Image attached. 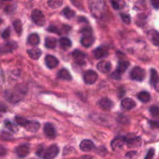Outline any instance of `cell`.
I'll return each instance as SVG.
<instances>
[{
    "label": "cell",
    "mask_w": 159,
    "mask_h": 159,
    "mask_svg": "<svg viewBox=\"0 0 159 159\" xmlns=\"http://www.w3.org/2000/svg\"><path fill=\"white\" fill-rule=\"evenodd\" d=\"M58 147L54 144V145H51L49 148H48L46 150H44L43 147L40 148L37 150V155L43 159H54L58 155Z\"/></svg>",
    "instance_id": "1"
},
{
    "label": "cell",
    "mask_w": 159,
    "mask_h": 159,
    "mask_svg": "<svg viewBox=\"0 0 159 159\" xmlns=\"http://www.w3.org/2000/svg\"><path fill=\"white\" fill-rule=\"evenodd\" d=\"M89 8L91 12L94 16L101 17L106 11V4L102 1H92L89 2Z\"/></svg>",
    "instance_id": "2"
},
{
    "label": "cell",
    "mask_w": 159,
    "mask_h": 159,
    "mask_svg": "<svg viewBox=\"0 0 159 159\" xmlns=\"http://www.w3.org/2000/svg\"><path fill=\"white\" fill-rule=\"evenodd\" d=\"M130 78L133 80L138 81V82H142L146 76V72L144 69H143L141 67H134L130 71Z\"/></svg>",
    "instance_id": "3"
},
{
    "label": "cell",
    "mask_w": 159,
    "mask_h": 159,
    "mask_svg": "<svg viewBox=\"0 0 159 159\" xmlns=\"http://www.w3.org/2000/svg\"><path fill=\"white\" fill-rule=\"evenodd\" d=\"M31 19L33 22L37 25V26H42L45 24V16L43 12L40 9H34L31 13Z\"/></svg>",
    "instance_id": "4"
},
{
    "label": "cell",
    "mask_w": 159,
    "mask_h": 159,
    "mask_svg": "<svg viewBox=\"0 0 159 159\" xmlns=\"http://www.w3.org/2000/svg\"><path fill=\"white\" fill-rule=\"evenodd\" d=\"M98 79V75L96 71H93V70H88L85 71L83 75V79L84 82L87 85H92V84L95 83Z\"/></svg>",
    "instance_id": "5"
},
{
    "label": "cell",
    "mask_w": 159,
    "mask_h": 159,
    "mask_svg": "<svg viewBox=\"0 0 159 159\" xmlns=\"http://www.w3.org/2000/svg\"><path fill=\"white\" fill-rule=\"evenodd\" d=\"M17 48L16 42H6L3 44L0 45V54H6L13 51Z\"/></svg>",
    "instance_id": "6"
},
{
    "label": "cell",
    "mask_w": 159,
    "mask_h": 159,
    "mask_svg": "<svg viewBox=\"0 0 159 159\" xmlns=\"http://www.w3.org/2000/svg\"><path fill=\"white\" fill-rule=\"evenodd\" d=\"M43 132L48 138L53 139L56 137V130L54 126L50 123H47L43 127Z\"/></svg>",
    "instance_id": "7"
},
{
    "label": "cell",
    "mask_w": 159,
    "mask_h": 159,
    "mask_svg": "<svg viewBox=\"0 0 159 159\" xmlns=\"http://www.w3.org/2000/svg\"><path fill=\"white\" fill-rule=\"evenodd\" d=\"M72 57L79 65H85V54H84L82 51H79V50H75L72 53Z\"/></svg>",
    "instance_id": "8"
},
{
    "label": "cell",
    "mask_w": 159,
    "mask_h": 159,
    "mask_svg": "<svg viewBox=\"0 0 159 159\" xmlns=\"http://www.w3.org/2000/svg\"><path fill=\"white\" fill-rule=\"evenodd\" d=\"M126 138L125 137H117L115 139H113L111 142V146L113 150H117L121 148L124 144H126Z\"/></svg>",
    "instance_id": "9"
},
{
    "label": "cell",
    "mask_w": 159,
    "mask_h": 159,
    "mask_svg": "<svg viewBox=\"0 0 159 159\" xmlns=\"http://www.w3.org/2000/svg\"><path fill=\"white\" fill-rule=\"evenodd\" d=\"M45 63H46L47 66L49 68H54L58 65L59 61L57 60V57H55L54 56L51 55V54H48V55L45 57Z\"/></svg>",
    "instance_id": "10"
},
{
    "label": "cell",
    "mask_w": 159,
    "mask_h": 159,
    "mask_svg": "<svg viewBox=\"0 0 159 159\" xmlns=\"http://www.w3.org/2000/svg\"><path fill=\"white\" fill-rule=\"evenodd\" d=\"M16 152L20 158H25L30 153V147L28 144H21L16 148Z\"/></svg>",
    "instance_id": "11"
},
{
    "label": "cell",
    "mask_w": 159,
    "mask_h": 159,
    "mask_svg": "<svg viewBox=\"0 0 159 159\" xmlns=\"http://www.w3.org/2000/svg\"><path fill=\"white\" fill-rule=\"evenodd\" d=\"M95 148V144L90 140H83L80 144V149L82 152H89Z\"/></svg>",
    "instance_id": "12"
},
{
    "label": "cell",
    "mask_w": 159,
    "mask_h": 159,
    "mask_svg": "<svg viewBox=\"0 0 159 159\" xmlns=\"http://www.w3.org/2000/svg\"><path fill=\"white\" fill-rule=\"evenodd\" d=\"M126 144L129 148L139 147L141 144V139L140 137H132V138H126Z\"/></svg>",
    "instance_id": "13"
},
{
    "label": "cell",
    "mask_w": 159,
    "mask_h": 159,
    "mask_svg": "<svg viewBox=\"0 0 159 159\" xmlns=\"http://www.w3.org/2000/svg\"><path fill=\"white\" fill-rule=\"evenodd\" d=\"M148 37L155 46H159V33L155 30H151L147 34Z\"/></svg>",
    "instance_id": "14"
},
{
    "label": "cell",
    "mask_w": 159,
    "mask_h": 159,
    "mask_svg": "<svg viewBox=\"0 0 159 159\" xmlns=\"http://www.w3.org/2000/svg\"><path fill=\"white\" fill-rule=\"evenodd\" d=\"M93 55L96 59H100L108 55V50L104 47H99L93 51Z\"/></svg>",
    "instance_id": "15"
},
{
    "label": "cell",
    "mask_w": 159,
    "mask_h": 159,
    "mask_svg": "<svg viewBox=\"0 0 159 159\" xmlns=\"http://www.w3.org/2000/svg\"><path fill=\"white\" fill-rule=\"evenodd\" d=\"M111 68V64H110V62L107 61H102L99 62V64L97 65L98 70L102 73L110 72Z\"/></svg>",
    "instance_id": "16"
},
{
    "label": "cell",
    "mask_w": 159,
    "mask_h": 159,
    "mask_svg": "<svg viewBox=\"0 0 159 159\" xmlns=\"http://www.w3.org/2000/svg\"><path fill=\"white\" fill-rule=\"evenodd\" d=\"M99 106L103 110H110L113 107V103L110 99L103 98L99 101Z\"/></svg>",
    "instance_id": "17"
},
{
    "label": "cell",
    "mask_w": 159,
    "mask_h": 159,
    "mask_svg": "<svg viewBox=\"0 0 159 159\" xmlns=\"http://www.w3.org/2000/svg\"><path fill=\"white\" fill-rule=\"evenodd\" d=\"M40 125L38 122L37 121H31L28 120L26 125L24 126V128L26 129L27 131L30 132H36L39 130Z\"/></svg>",
    "instance_id": "18"
},
{
    "label": "cell",
    "mask_w": 159,
    "mask_h": 159,
    "mask_svg": "<svg viewBox=\"0 0 159 159\" xmlns=\"http://www.w3.org/2000/svg\"><path fill=\"white\" fill-rule=\"evenodd\" d=\"M135 106H136V103H135L133 99H130V98L124 99L121 102V107L126 110H130L134 107H135Z\"/></svg>",
    "instance_id": "19"
},
{
    "label": "cell",
    "mask_w": 159,
    "mask_h": 159,
    "mask_svg": "<svg viewBox=\"0 0 159 159\" xmlns=\"http://www.w3.org/2000/svg\"><path fill=\"white\" fill-rule=\"evenodd\" d=\"M80 41L82 46L85 47V48H89L94 42V37L93 35L83 36Z\"/></svg>",
    "instance_id": "20"
},
{
    "label": "cell",
    "mask_w": 159,
    "mask_h": 159,
    "mask_svg": "<svg viewBox=\"0 0 159 159\" xmlns=\"http://www.w3.org/2000/svg\"><path fill=\"white\" fill-rule=\"evenodd\" d=\"M150 83L151 85H153L154 87L156 86V85L159 83V75L156 70L154 69V68L151 69Z\"/></svg>",
    "instance_id": "21"
},
{
    "label": "cell",
    "mask_w": 159,
    "mask_h": 159,
    "mask_svg": "<svg viewBox=\"0 0 159 159\" xmlns=\"http://www.w3.org/2000/svg\"><path fill=\"white\" fill-rule=\"evenodd\" d=\"M27 54L30 57L34 60H37L40 58L41 55V51L39 48H32V49L27 50Z\"/></svg>",
    "instance_id": "22"
},
{
    "label": "cell",
    "mask_w": 159,
    "mask_h": 159,
    "mask_svg": "<svg viewBox=\"0 0 159 159\" xmlns=\"http://www.w3.org/2000/svg\"><path fill=\"white\" fill-rule=\"evenodd\" d=\"M27 42L29 44L32 45V46H37L40 43V37L37 34H31L28 37Z\"/></svg>",
    "instance_id": "23"
},
{
    "label": "cell",
    "mask_w": 159,
    "mask_h": 159,
    "mask_svg": "<svg viewBox=\"0 0 159 159\" xmlns=\"http://www.w3.org/2000/svg\"><path fill=\"white\" fill-rule=\"evenodd\" d=\"M59 43L62 49L64 50H68L71 47V41L68 37H61L59 40Z\"/></svg>",
    "instance_id": "24"
},
{
    "label": "cell",
    "mask_w": 159,
    "mask_h": 159,
    "mask_svg": "<svg viewBox=\"0 0 159 159\" xmlns=\"http://www.w3.org/2000/svg\"><path fill=\"white\" fill-rule=\"evenodd\" d=\"M57 45V40L54 37H48L45 40V46L50 49H53Z\"/></svg>",
    "instance_id": "25"
},
{
    "label": "cell",
    "mask_w": 159,
    "mask_h": 159,
    "mask_svg": "<svg viewBox=\"0 0 159 159\" xmlns=\"http://www.w3.org/2000/svg\"><path fill=\"white\" fill-rule=\"evenodd\" d=\"M129 66H130L129 61H120L119 64H118L117 70H116V71L121 74V73H124V71L128 68Z\"/></svg>",
    "instance_id": "26"
},
{
    "label": "cell",
    "mask_w": 159,
    "mask_h": 159,
    "mask_svg": "<svg viewBox=\"0 0 159 159\" xmlns=\"http://www.w3.org/2000/svg\"><path fill=\"white\" fill-rule=\"evenodd\" d=\"M138 98L140 101L143 102H148L150 101L151 99V96L148 92L143 91L141 92L138 94Z\"/></svg>",
    "instance_id": "27"
},
{
    "label": "cell",
    "mask_w": 159,
    "mask_h": 159,
    "mask_svg": "<svg viewBox=\"0 0 159 159\" xmlns=\"http://www.w3.org/2000/svg\"><path fill=\"white\" fill-rule=\"evenodd\" d=\"M58 77L67 81H70L71 80V79H72V77H71L69 71H68L67 69H65V68H63V69H61L60 71H59Z\"/></svg>",
    "instance_id": "28"
},
{
    "label": "cell",
    "mask_w": 159,
    "mask_h": 159,
    "mask_svg": "<svg viewBox=\"0 0 159 159\" xmlns=\"http://www.w3.org/2000/svg\"><path fill=\"white\" fill-rule=\"evenodd\" d=\"M61 14L65 17V18L69 19L70 20V19L73 18V17L75 16V12L74 10H72V9H70V8L66 7L62 10Z\"/></svg>",
    "instance_id": "29"
},
{
    "label": "cell",
    "mask_w": 159,
    "mask_h": 159,
    "mask_svg": "<svg viewBox=\"0 0 159 159\" xmlns=\"http://www.w3.org/2000/svg\"><path fill=\"white\" fill-rule=\"evenodd\" d=\"M12 25H13V27L14 29H15L16 32L19 35H20L22 33V30H23V25H22L21 21L19 20H15V21L13 22V24Z\"/></svg>",
    "instance_id": "30"
},
{
    "label": "cell",
    "mask_w": 159,
    "mask_h": 159,
    "mask_svg": "<svg viewBox=\"0 0 159 159\" xmlns=\"http://www.w3.org/2000/svg\"><path fill=\"white\" fill-rule=\"evenodd\" d=\"M48 4L51 9H57L63 4V2L59 0H52V1H48Z\"/></svg>",
    "instance_id": "31"
},
{
    "label": "cell",
    "mask_w": 159,
    "mask_h": 159,
    "mask_svg": "<svg viewBox=\"0 0 159 159\" xmlns=\"http://www.w3.org/2000/svg\"><path fill=\"white\" fill-rule=\"evenodd\" d=\"M150 113L153 117H158L159 116V107L157 106H152L150 108Z\"/></svg>",
    "instance_id": "32"
},
{
    "label": "cell",
    "mask_w": 159,
    "mask_h": 159,
    "mask_svg": "<svg viewBox=\"0 0 159 159\" xmlns=\"http://www.w3.org/2000/svg\"><path fill=\"white\" fill-rule=\"evenodd\" d=\"M80 33L82 34V37L83 36H87V35H93V30L91 29L89 26H85V27H83L82 29L80 30Z\"/></svg>",
    "instance_id": "33"
},
{
    "label": "cell",
    "mask_w": 159,
    "mask_h": 159,
    "mask_svg": "<svg viewBox=\"0 0 159 159\" xmlns=\"http://www.w3.org/2000/svg\"><path fill=\"white\" fill-rule=\"evenodd\" d=\"M15 121L16 122V124L18 125L22 126V127H24L26 125V124L27 123L28 120L25 119L23 117H20V116H16L15 117Z\"/></svg>",
    "instance_id": "34"
},
{
    "label": "cell",
    "mask_w": 159,
    "mask_h": 159,
    "mask_svg": "<svg viewBox=\"0 0 159 159\" xmlns=\"http://www.w3.org/2000/svg\"><path fill=\"white\" fill-rule=\"evenodd\" d=\"M112 5H113V7L115 9H120L124 7V2L122 1H112L111 2Z\"/></svg>",
    "instance_id": "35"
},
{
    "label": "cell",
    "mask_w": 159,
    "mask_h": 159,
    "mask_svg": "<svg viewBox=\"0 0 159 159\" xmlns=\"http://www.w3.org/2000/svg\"><path fill=\"white\" fill-rule=\"evenodd\" d=\"M120 17L124 23H126V24H130V21H131V20H130V16L127 15V14H125V13H121Z\"/></svg>",
    "instance_id": "36"
},
{
    "label": "cell",
    "mask_w": 159,
    "mask_h": 159,
    "mask_svg": "<svg viewBox=\"0 0 159 159\" xmlns=\"http://www.w3.org/2000/svg\"><path fill=\"white\" fill-rule=\"evenodd\" d=\"M5 126H6V127H7L9 130H12V131H13V132H16L17 130V128L15 127V125H14V124H12V123L9 122V121H8V120L5 121Z\"/></svg>",
    "instance_id": "37"
},
{
    "label": "cell",
    "mask_w": 159,
    "mask_h": 159,
    "mask_svg": "<svg viewBox=\"0 0 159 159\" xmlns=\"http://www.w3.org/2000/svg\"><path fill=\"white\" fill-rule=\"evenodd\" d=\"M48 30L49 31V32H51V33H55V34H61V33L59 32V30L57 29L56 26H53V25H51V26H50L48 28Z\"/></svg>",
    "instance_id": "38"
},
{
    "label": "cell",
    "mask_w": 159,
    "mask_h": 159,
    "mask_svg": "<svg viewBox=\"0 0 159 159\" xmlns=\"http://www.w3.org/2000/svg\"><path fill=\"white\" fill-rule=\"evenodd\" d=\"M9 36H10V30H9V28H7L2 32V37L3 39H7L9 38Z\"/></svg>",
    "instance_id": "39"
},
{
    "label": "cell",
    "mask_w": 159,
    "mask_h": 159,
    "mask_svg": "<svg viewBox=\"0 0 159 159\" xmlns=\"http://www.w3.org/2000/svg\"><path fill=\"white\" fill-rule=\"evenodd\" d=\"M154 155H155V150L153 148H151L150 150L148 151V152L147 153V155H146L145 158L144 159H152L153 158Z\"/></svg>",
    "instance_id": "40"
},
{
    "label": "cell",
    "mask_w": 159,
    "mask_h": 159,
    "mask_svg": "<svg viewBox=\"0 0 159 159\" xmlns=\"http://www.w3.org/2000/svg\"><path fill=\"white\" fill-rule=\"evenodd\" d=\"M111 77L113 78V79H116V80H118V79H120L121 78V74L120 72H118L117 71H114L113 73H112L111 75Z\"/></svg>",
    "instance_id": "41"
},
{
    "label": "cell",
    "mask_w": 159,
    "mask_h": 159,
    "mask_svg": "<svg viewBox=\"0 0 159 159\" xmlns=\"http://www.w3.org/2000/svg\"><path fill=\"white\" fill-rule=\"evenodd\" d=\"M149 124L154 128H159V120H151Z\"/></svg>",
    "instance_id": "42"
},
{
    "label": "cell",
    "mask_w": 159,
    "mask_h": 159,
    "mask_svg": "<svg viewBox=\"0 0 159 159\" xmlns=\"http://www.w3.org/2000/svg\"><path fill=\"white\" fill-rule=\"evenodd\" d=\"M152 4L155 9H159V1L156 0V1H152Z\"/></svg>",
    "instance_id": "43"
},
{
    "label": "cell",
    "mask_w": 159,
    "mask_h": 159,
    "mask_svg": "<svg viewBox=\"0 0 159 159\" xmlns=\"http://www.w3.org/2000/svg\"><path fill=\"white\" fill-rule=\"evenodd\" d=\"M6 148H4L0 146V156H3V155H6Z\"/></svg>",
    "instance_id": "44"
},
{
    "label": "cell",
    "mask_w": 159,
    "mask_h": 159,
    "mask_svg": "<svg viewBox=\"0 0 159 159\" xmlns=\"http://www.w3.org/2000/svg\"><path fill=\"white\" fill-rule=\"evenodd\" d=\"M2 23V20H1V19H0V24H1V23Z\"/></svg>",
    "instance_id": "45"
}]
</instances>
